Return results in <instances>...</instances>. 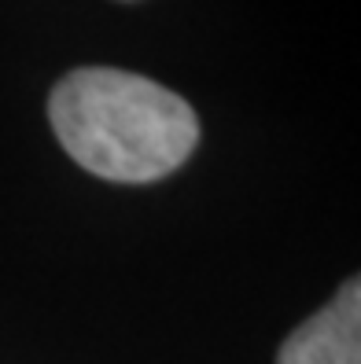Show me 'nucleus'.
Instances as JSON below:
<instances>
[{
  "instance_id": "nucleus-2",
  "label": "nucleus",
  "mask_w": 361,
  "mask_h": 364,
  "mask_svg": "<svg viewBox=\"0 0 361 364\" xmlns=\"http://www.w3.org/2000/svg\"><path fill=\"white\" fill-rule=\"evenodd\" d=\"M277 364H361V284L357 276L343 284L332 302L295 328Z\"/></svg>"
},
{
  "instance_id": "nucleus-1",
  "label": "nucleus",
  "mask_w": 361,
  "mask_h": 364,
  "mask_svg": "<svg viewBox=\"0 0 361 364\" xmlns=\"http://www.w3.org/2000/svg\"><path fill=\"white\" fill-rule=\"evenodd\" d=\"M48 118L67 155L115 184L162 181L199 144L192 103L115 67L70 70L48 96Z\"/></svg>"
}]
</instances>
